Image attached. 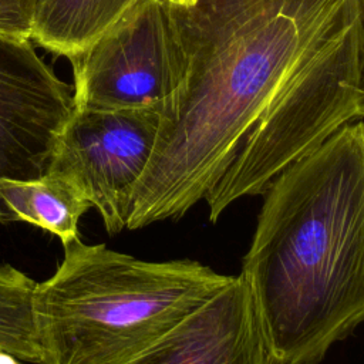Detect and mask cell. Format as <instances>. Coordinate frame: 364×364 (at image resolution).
<instances>
[{
  "label": "cell",
  "instance_id": "cell-13",
  "mask_svg": "<svg viewBox=\"0 0 364 364\" xmlns=\"http://www.w3.org/2000/svg\"><path fill=\"white\" fill-rule=\"evenodd\" d=\"M360 26H361V57H363V104H361V118H364V0H360Z\"/></svg>",
  "mask_w": 364,
  "mask_h": 364
},
{
  "label": "cell",
  "instance_id": "cell-4",
  "mask_svg": "<svg viewBox=\"0 0 364 364\" xmlns=\"http://www.w3.org/2000/svg\"><path fill=\"white\" fill-rule=\"evenodd\" d=\"M360 17L304 70L296 84L255 125L230 166L206 195L209 219L237 199L260 195L291 162L361 118Z\"/></svg>",
  "mask_w": 364,
  "mask_h": 364
},
{
  "label": "cell",
  "instance_id": "cell-10",
  "mask_svg": "<svg viewBox=\"0 0 364 364\" xmlns=\"http://www.w3.org/2000/svg\"><path fill=\"white\" fill-rule=\"evenodd\" d=\"M136 0H37L31 38L70 58L88 47Z\"/></svg>",
  "mask_w": 364,
  "mask_h": 364
},
{
  "label": "cell",
  "instance_id": "cell-7",
  "mask_svg": "<svg viewBox=\"0 0 364 364\" xmlns=\"http://www.w3.org/2000/svg\"><path fill=\"white\" fill-rule=\"evenodd\" d=\"M31 38L0 33V179L44 176L75 109L74 88L37 54ZM17 222L0 196V223Z\"/></svg>",
  "mask_w": 364,
  "mask_h": 364
},
{
  "label": "cell",
  "instance_id": "cell-8",
  "mask_svg": "<svg viewBox=\"0 0 364 364\" xmlns=\"http://www.w3.org/2000/svg\"><path fill=\"white\" fill-rule=\"evenodd\" d=\"M136 364H273L242 276H233Z\"/></svg>",
  "mask_w": 364,
  "mask_h": 364
},
{
  "label": "cell",
  "instance_id": "cell-3",
  "mask_svg": "<svg viewBox=\"0 0 364 364\" xmlns=\"http://www.w3.org/2000/svg\"><path fill=\"white\" fill-rule=\"evenodd\" d=\"M232 277L198 260L148 262L78 237L36 289L41 364H136Z\"/></svg>",
  "mask_w": 364,
  "mask_h": 364
},
{
  "label": "cell",
  "instance_id": "cell-11",
  "mask_svg": "<svg viewBox=\"0 0 364 364\" xmlns=\"http://www.w3.org/2000/svg\"><path fill=\"white\" fill-rule=\"evenodd\" d=\"M37 282L11 264H0V351L41 364L34 316Z\"/></svg>",
  "mask_w": 364,
  "mask_h": 364
},
{
  "label": "cell",
  "instance_id": "cell-9",
  "mask_svg": "<svg viewBox=\"0 0 364 364\" xmlns=\"http://www.w3.org/2000/svg\"><path fill=\"white\" fill-rule=\"evenodd\" d=\"M0 196L17 222L38 226L64 246L78 239V223L91 203L71 181L47 172L38 179H0Z\"/></svg>",
  "mask_w": 364,
  "mask_h": 364
},
{
  "label": "cell",
  "instance_id": "cell-12",
  "mask_svg": "<svg viewBox=\"0 0 364 364\" xmlns=\"http://www.w3.org/2000/svg\"><path fill=\"white\" fill-rule=\"evenodd\" d=\"M37 0H0V33L31 38Z\"/></svg>",
  "mask_w": 364,
  "mask_h": 364
},
{
  "label": "cell",
  "instance_id": "cell-6",
  "mask_svg": "<svg viewBox=\"0 0 364 364\" xmlns=\"http://www.w3.org/2000/svg\"><path fill=\"white\" fill-rule=\"evenodd\" d=\"M159 108H77L63 128L48 172L74 182L108 235L127 229L134 189L151 158Z\"/></svg>",
  "mask_w": 364,
  "mask_h": 364
},
{
  "label": "cell",
  "instance_id": "cell-1",
  "mask_svg": "<svg viewBox=\"0 0 364 364\" xmlns=\"http://www.w3.org/2000/svg\"><path fill=\"white\" fill-rule=\"evenodd\" d=\"M179 14L186 74L161 108L129 230L205 199L255 125L360 17V0H196Z\"/></svg>",
  "mask_w": 364,
  "mask_h": 364
},
{
  "label": "cell",
  "instance_id": "cell-5",
  "mask_svg": "<svg viewBox=\"0 0 364 364\" xmlns=\"http://www.w3.org/2000/svg\"><path fill=\"white\" fill-rule=\"evenodd\" d=\"M68 60L77 108L161 109L186 74L179 6L136 0Z\"/></svg>",
  "mask_w": 364,
  "mask_h": 364
},
{
  "label": "cell",
  "instance_id": "cell-2",
  "mask_svg": "<svg viewBox=\"0 0 364 364\" xmlns=\"http://www.w3.org/2000/svg\"><path fill=\"white\" fill-rule=\"evenodd\" d=\"M240 276L273 364H318L364 323V119L263 192Z\"/></svg>",
  "mask_w": 364,
  "mask_h": 364
},
{
  "label": "cell",
  "instance_id": "cell-15",
  "mask_svg": "<svg viewBox=\"0 0 364 364\" xmlns=\"http://www.w3.org/2000/svg\"><path fill=\"white\" fill-rule=\"evenodd\" d=\"M169 1H172L173 4H176L179 7H191L196 3V0H169Z\"/></svg>",
  "mask_w": 364,
  "mask_h": 364
},
{
  "label": "cell",
  "instance_id": "cell-14",
  "mask_svg": "<svg viewBox=\"0 0 364 364\" xmlns=\"http://www.w3.org/2000/svg\"><path fill=\"white\" fill-rule=\"evenodd\" d=\"M0 364H20V360L6 351H0Z\"/></svg>",
  "mask_w": 364,
  "mask_h": 364
}]
</instances>
